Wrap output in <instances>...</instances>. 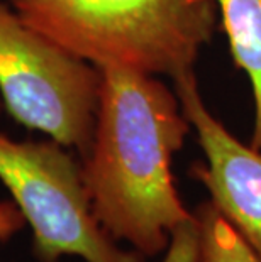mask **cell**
<instances>
[{"label":"cell","mask_w":261,"mask_h":262,"mask_svg":"<svg viewBox=\"0 0 261 262\" xmlns=\"http://www.w3.org/2000/svg\"><path fill=\"white\" fill-rule=\"evenodd\" d=\"M0 181L32 230L39 262L75 255L85 262H144L117 245L93 216L82 161L56 141H12L0 132Z\"/></svg>","instance_id":"4"},{"label":"cell","mask_w":261,"mask_h":262,"mask_svg":"<svg viewBox=\"0 0 261 262\" xmlns=\"http://www.w3.org/2000/svg\"><path fill=\"white\" fill-rule=\"evenodd\" d=\"M4 102H2V97H0V115H2V112H4Z\"/></svg>","instance_id":"10"},{"label":"cell","mask_w":261,"mask_h":262,"mask_svg":"<svg viewBox=\"0 0 261 262\" xmlns=\"http://www.w3.org/2000/svg\"><path fill=\"white\" fill-rule=\"evenodd\" d=\"M102 75L49 41L0 0V97L9 115L61 146L88 154Z\"/></svg>","instance_id":"3"},{"label":"cell","mask_w":261,"mask_h":262,"mask_svg":"<svg viewBox=\"0 0 261 262\" xmlns=\"http://www.w3.org/2000/svg\"><path fill=\"white\" fill-rule=\"evenodd\" d=\"M102 75L95 129L82 172L93 216L114 241L144 257L165 252L190 213L176 191L171 159L190 122L176 92L156 76L127 68Z\"/></svg>","instance_id":"1"},{"label":"cell","mask_w":261,"mask_h":262,"mask_svg":"<svg viewBox=\"0 0 261 262\" xmlns=\"http://www.w3.org/2000/svg\"><path fill=\"white\" fill-rule=\"evenodd\" d=\"M173 81L205 158V163H193L188 174L202 183L209 202L261 259V150L243 144L214 117L202 98L195 71Z\"/></svg>","instance_id":"5"},{"label":"cell","mask_w":261,"mask_h":262,"mask_svg":"<svg viewBox=\"0 0 261 262\" xmlns=\"http://www.w3.org/2000/svg\"><path fill=\"white\" fill-rule=\"evenodd\" d=\"M232 59L246 73L254 98L251 146L261 150V0H214Z\"/></svg>","instance_id":"6"},{"label":"cell","mask_w":261,"mask_h":262,"mask_svg":"<svg viewBox=\"0 0 261 262\" xmlns=\"http://www.w3.org/2000/svg\"><path fill=\"white\" fill-rule=\"evenodd\" d=\"M15 230L14 211L5 202H0V242H5L12 237Z\"/></svg>","instance_id":"9"},{"label":"cell","mask_w":261,"mask_h":262,"mask_svg":"<svg viewBox=\"0 0 261 262\" xmlns=\"http://www.w3.org/2000/svg\"><path fill=\"white\" fill-rule=\"evenodd\" d=\"M161 262H204L200 224L195 213L171 232L170 244Z\"/></svg>","instance_id":"8"},{"label":"cell","mask_w":261,"mask_h":262,"mask_svg":"<svg viewBox=\"0 0 261 262\" xmlns=\"http://www.w3.org/2000/svg\"><path fill=\"white\" fill-rule=\"evenodd\" d=\"M37 32L97 68L171 80L214 37V0H7Z\"/></svg>","instance_id":"2"},{"label":"cell","mask_w":261,"mask_h":262,"mask_svg":"<svg viewBox=\"0 0 261 262\" xmlns=\"http://www.w3.org/2000/svg\"><path fill=\"white\" fill-rule=\"evenodd\" d=\"M193 213L200 224L204 262H261L251 245L210 202L200 203Z\"/></svg>","instance_id":"7"}]
</instances>
